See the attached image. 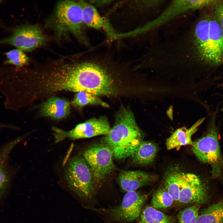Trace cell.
<instances>
[{
    "mask_svg": "<svg viewBox=\"0 0 223 223\" xmlns=\"http://www.w3.org/2000/svg\"><path fill=\"white\" fill-rule=\"evenodd\" d=\"M196 223H223V200L204 209Z\"/></svg>",
    "mask_w": 223,
    "mask_h": 223,
    "instance_id": "d6986e66",
    "label": "cell"
},
{
    "mask_svg": "<svg viewBox=\"0 0 223 223\" xmlns=\"http://www.w3.org/2000/svg\"><path fill=\"white\" fill-rule=\"evenodd\" d=\"M206 118L203 117L199 119L188 129L183 127L176 129L166 140L167 149L170 150L182 146L192 145L193 142L192 140V136L197 131L199 127Z\"/></svg>",
    "mask_w": 223,
    "mask_h": 223,
    "instance_id": "2e32d148",
    "label": "cell"
},
{
    "mask_svg": "<svg viewBox=\"0 0 223 223\" xmlns=\"http://www.w3.org/2000/svg\"><path fill=\"white\" fill-rule=\"evenodd\" d=\"M82 7L83 20L86 26L104 31L110 40L119 38V33L109 21L103 17L95 7L89 2L79 1Z\"/></svg>",
    "mask_w": 223,
    "mask_h": 223,
    "instance_id": "4fadbf2b",
    "label": "cell"
},
{
    "mask_svg": "<svg viewBox=\"0 0 223 223\" xmlns=\"http://www.w3.org/2000/svg\"><path fill=\"white\" fill-rule=\"evenodd\" d=\"M188 59L204 68L212 85L219 77L216 71L223 65V31L211 12L209 25L196 30L191 36Z\"/></svg>",
    "mask_w": 223,
    "mask_h": 223,
    "instance_id": "7a4b0ae2",
    "label": "cell"
},
{
    "mask_svg": "<svg viewBox=\"0 0 223 223\" xmlns=\"http://www.w3.org/2000/svg\"><path fill=\"white\" fill-rule=\"evenodd\" d=\"M114 118V125L104 138L103 143L110 148L113 158L122 160L132 156L143 141V134L129 106L122 105Z\"/></svg>",
    "mask_w": 223,
    "mask_h": 223,
    "instance_id": "3957f363",
    "label": "cell"
},
{
    "mask_svg": "<svg viewBox=\"0 0 223 223\" xmlns=\"http://www.w3.org/2000/svg\"><path fill=\"white\" fill-rule=\"evenodd\" d=\"M150 179L149 175L144 172L125 171L120 174L119 182L122 189L127 192L135 191L148 183Z\"/></svg>",
    "mask_w": 223,
    "mask_h": 223,
    "instance_id": "e0dca14e",
    "label": "cell"
},
{
    "mask_svg": "<svg viewBox=\"0 0 223 223\" xmlns=\"http://www.w3.org/2000/svg\"><path fill=\"white\" fill-rule=\"evenodd\" d=\"M212 11L215 20L223 31V0H219L212 6Z\"/></svg>",
    "mask_w": 223,
    "mask_h": 223,
    "instance_id": "484cf974",
    "label": "cell"
},
{
    "mask_svg": "<svg viewBox=\"0 0 223 223\" xmlns=\"http://www.w3.org/2000/svg\"><path fill=\"white\" fill-rule=\"evenodd\" d=\"M90 2L92 5H95L98 7H102L106 6L111 3L112 1L109 0H95L90 1Z\"/></svg>",
    "mask_w": 223,
    "mask_h": 223,
    "instance_id": "4316f807",
    "label": "cell"
},
{
    "mask_svg": "<svg viewBox=\"0 0 223 223\" xmlns=\"http://www.w3.org/2000/svg\"><path fill=\"white\" fill-rule=\"evenodd\" d=\"M146 198V195L135 191H129L118 206L107 208L92 209L106 216L109 221L129 223L138 217Z\"/></svg>",
    "mask_w": 223,
    "mask_h": 223,
    "instance_id": "52a82bcc",
    "label": "cell"
},
{
    "mask_svg": "<svg viewBox=\"0 0 223 223\" xmlns=\"http://www.w3.org/2000/svg\"><path fill=\"white\" fill-rule=\"evenodd\" d=\"M46 25L54 31L59 39L67 38L72 34L85 46H90L85 32L82 9L79 1L59 2L47 20Z\"/></svg>",
    "mask_w": 223,
    "mask_h": 223,
    "instance_id": "277c9868",
    "label": "cell"
},
{
    "mask_svg": "<svg viewBox=\"0 0 223 223\" xmlns=\"http://www.w3.org/2000/svg\"><path fill=\"white\" fill-rule=\"evenodd\" d=\"M3 128H7L10 129H15V127L12 125L5 124L0 122V129Z\"/></svg>",
    "mask_w": 223,
    "mask_h": 223,
    "instance_id": "83f0119b",
    "label": "cell"
},
{
    "mask_svg": "<svg viewBox=\"0 0 223 223\" xmlns=\"http://www.w3.org/2000/svg\"><path fill=\"white\" fill-rule=\"evenodd\" d=\"M111 129L108 119L105 115L90 119L68 131L55 127L52 128L55 143L60 142L66 138L75 140L99 135H106L110 132Z\"/></svg>",
    "mask_w": 223,
    "mask_h": 223,
    "instance_id": "9c48e42d",
    "label": "cell"
},
{
    "mask_svg": "<svg viewBox=\"0 0 223 223\" xmlns=\"http://www.w3.org/2000/svg\"><path fill=\"white\" fill-rule=\"evenodd\" d=\"M64 175L69 188L78 197L86 200L92 198L94 181L90 168L83 156L77 155L70 160Z\"/></svg>",
    "mask_w": 223,
    "mask_h": 223,
    "instance_id": "8992f818",
    "label": "cell"
},
{
    "mask_svg": "<svg viewBox=\"0 0 223 223\" xmlns=\"http://www.w3.org/2000/svg\"><path fill=\"white\" fill-rule=\"evenodd\" d=\"M81 91L112 98L131 97L134 91L131 68L109 55H93L78 61Z\"/></svg>",
    "mask_w": 223,
    "mask_h": 223,
    "instance_id": "6da1fadb",
    "label": "cell"
},
{
    "mask_svg": "<svg viewBox=\"0 0 223 223\" xmlns=\"http://www.w3.org/2000/svg\"><path fill=\"white\" fill-rule=\"evenodd\" d=\"M72 104L74 107L78 108H81L87 105H98L106 108L110 107L108 104L101 99L98 96L84 91L77 92Z\"/></svg>",
    "mask_w": 223,
    "mask_h": 223,
    "instance_id": "7402d4cb",
    "label": "cell"
},
{
    "mask_svg": "<svg viewBox=\"0 0 223 223\" xmlns=\"http://www.w3.org/2000/svg\"><path fill=\"white\" fill-rule=\"evenodd\" d=\"M40 112L43 116L55 120L62 119L70 113V103L63 98L52 96L41 105Z\"/></svg>",
    "mask_w": 223,
    "mask_h": 223,
    "instance_id": "9a60e30c",
    "label": "cell"
},
{
    "mask_svg": "<svg viewBox=\"0 0 223 223\" xmlns=\"http://www.w3.org/2000/svg\"><path fill=\"white\" fill-rule=\"evenodd\" d=\"M6 63L16 67H22L27 64L29 59L23 51L18 49L6 53Z\"/></svg>",
    "mask_w": 223,
    "mask_h": 223,
    "instance_id": "cb8c5ba5",
    "label": "cell"
},
{
    "mask_svg": "<svg viewBox=\"0 0 223 223\" xmlns=\"http://www.w3.org/2000/svg\"><path fill=\"white\" fill-rule=\"evenodd\" d=\"M199 209L198 206L193 205L181 211L178 215L177 223H196Z\"/></svg>",
    "mask_w": 223,
    "mask_h": 223,
    "instance_id": "d4e9b609",
    "label": "cell"
},
{
    "mask_svg": "<svg viewBox=\"0 0 223 223\" xmlns=\"http://www.w3.org/2000/svg\"><path fill=\"white\" fill-rule=\"evenodd\" d=\"M139 223H174L172 218L151 206L146 207L140 213Z\"/></svg>",
    "mask_w": 223,
    "mask_h": 223,
    "instance_id": "44dd1931",
    "label": "cell"
},
{
    "mask_svg": "<svg viewBox=\"0 0 223 223\" xmlns=\"http://www.w3.org/2000/svg\"><path fill=\"white\" fill-rule=\"evenodd\" d=\"M209 114L210 122L207 132L203 137L193 142L192 150L200 161L210 165L212 177L219 178L223 173V155L219 145L216 124L218 112L216 110H211Z\"/></svg>",
    "mask_w": 223,
    "mask_h": 223,
    "instance_id": "5b68a950",
    "label": "cell"
},
{
    "mask_svg": "<svg viewBox=\"0 0 223 223\" xmlns=\"http://www.w3.org/2000/svg\"><path fill=\"white\" fill-rule=\"evenodd\" d=\"M47 38L37 24L16 29L10 37L0 40V44L12 45L23 51H30L45 45Z\"/></svg>",
    "mask_w": 223,
    "mask_h": 223,
    "instance_id": "30bf717a",
    "label": "cell"
},
{
    "mask_svg": "<svg viewBox=\"0 0 223 223\" xmlns=\"http://www.w3.org/2000/svg\"><path fill=\"white\" fill-rule=\"evenodd\" d=\"M207 5L205 0L173 1L158 17L147 23L144 28L148 32L161 26L180 14L191 11L202 9Z\"/></svg>",
    "mask_w": 223,
    "mask_h": 223,
    "instance_id": "8fae6325",
    "label": "cell"
},
{
    "mask_svg": "<svg viewBox=\"0 0 223 223\" xmlns=\"http://www.w3.org/2000/svg\"><path fill=\"white\" fill-rule=\"evenodd\" d=\"M158 150L155 143L142 141L132 156L133 161L135 164L141 165L148 164L154 160Z\"/></svg>",
    "mask_w": 223,
    "mask_h": 223,
    "instance_id": "ac0fdd59",
    "label": "cell"
},
{
    "mask_svg": "<svg viewBox=\"0 0 223 223\" xmlns=\"http://www.w3.org/2000/svg\"><path fill=\"white\" fill-rule=\"evenodd\" d=\"M83 157L90 167L96 183L104 180L114 169L112 152L104 143L90 146L83 152Z\"/></svg>",
    "mask_w": 223,
    "mask_h": 223,
    "instance_id": "ba28073f",
    "label": "cell"
},
{
    "mask_svg": "<svg viewBox=\"0 0 223 223\" xmlns=\"http://www.w3.org/2000/svg\"><path fill=\"white\" fill-rule=\"evenodd\" d=\"M206 189L199 177L192 173H182L179 201L183 203H203L207 200Z\"/></svg>",
    "mask_w": 223,
    "mask_h": 223,
    "instance_id": "7c38bea8",
    "label": "cell"
},
{
    "mask_svg": "<svg viewBox=\"0 0 223 223\" xmlns=\"http://www.w3.org/2000/svg\"><path fill=\"white\" fill-rule=\"evenodd\" d=\"M172 197L164 188H160L153 194L151 199L153 207L155 208H164L171 206L173 203Z\"/></svg>",
    "mask_w": 223,
    "mask_h": 223,
    "instance_id": "603a6c76",
    "label": "cell"
},
{
    "mask_svg": "<svg viewBox=\"0 0 223 223\" xmlns=\"http://www.w3.org/2000/svg\"><path fill=\"white\" fill-rule=\"evenodd\" d=\"M25 137V136L18 137L0 148V197L5 193L12 177V169L9 163L10 154Z\"/></svg>",
    "mask_w": 223,
    "mask_h": 223,
    "instance_id": "5bb4252c",
    "label": "cell"
},
{
    "mask_svg": "<svg viewBox=\"0 0 223 223\" xmlns=\"http://www.w3.org/2000/svg\"><path fill=\"white\" fill-rule=\"evenodd\" d=\"M182 173L178 170L173 169L169 171L165 176L164 188L176 201H179Z\"/></svg>",
    "mask_w": 223,
    "mask_h": 223,
    "instance_id": "ffe728a7",
    "label": "cell"
},
{
    "mask_svg": "<svg viewBox=\"0 0 223 223\" xmlns=\"http://www.w3.org/2000/svg\"><path fill=\"white\" fill-rule=\"evenodd\" d=\"M222 96H223V95H222ZM222 103H223V101L222 102Z\"/></svg>",
    "mask_w": 223,
    "mask_h": 223,
    "instance_id": "f1b7e54d",
    "label": "cell"
}]
</instances>
